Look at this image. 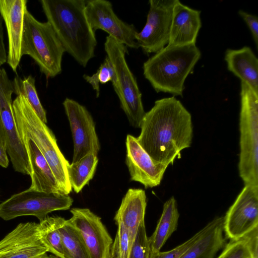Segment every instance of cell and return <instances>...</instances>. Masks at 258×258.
<instances>
[{"instance_id":"cell-31","label":"cell","mask_w":258,"mask_h":258,"mask_svg":"<svg viewBox=\"0 0 258 258\" xmlns=\"http://www.w3.org/2000/svg\"><path fill=\"white\" fill-rule=\"evenodd\" d=\"M150 249L145 222L140 226L132 245L129 258H149Z\"/></svg>"},{"instance_id":"cell-6","label":"cell","mask_w":258,"mask_h":258,"mask_svg":"<svg viewBox=\"0 0 258 258\" xmlns=\"http://www.w3.org/2000/svg\"><path fill=\"white\" fill-rule=\"evenodd\" d=\"M65 50L49 22H41L27 10L25 15L22 54L32 57L40 72L53 78L62 70Z\"/></svg>"},{"instance_id":"cell-13","label":"cell","mask_w":258,"mask_h":258,"mask_svg":"<svg viewBox=\"0 0 258 258\" xmlns=\"http://www.w3.org/2000/svg\"><path fill=\"white\" fill-rule=\"evenodd\" d=\"M85 14L91 28L100 29L118 42L132 48H139L136 41L138 33L133 24L119 19L111 2L106 0L86 1Z\"/></svg>"},{"instance_id":"cell-12","label":"cell","mask_w":258,"mask_h":258,"mask_svg":"<svg viewBox=\"0 0 258 258\" xmlns=\"http://www.w3.org/2000/svg\"><path fill=\"white\" fill-rule=\"evenodd\" d=\"M257 227L258 189L244 185L224 216V232L230 240L236 241Z\"/></svg>"},{"instance_id":"cell-5","label":"cell","mask_w":258,"mask_h":258,"mask_svg":"<svg viewBox=\"0 0 258 258\" xmlns=\"http://www.w3.org/2000/svg\"><path fill=\"white\" fill-rule=\"evenodd\" d=\"M239 176L244 185L258 189V94L241 81Z\"/></svg>"},{"instance_id":"cell-1","label":"cell","mask_w":258,"mask_h":258,"mask_svg":"<svg viewBox=\"0 0 258 258\" xmlns=\"http://www.w3.org/2000/svg\"><path fill=\"white\" fill-rule=\"evenodd\" d=\"M137 140L154 161L172 164L192 142L191 115L174 96L156 100L145 113Z\"/></svg>"},{"instance_id":"cell-23","label":"cell","mask_w":258,"mask_h":258,"mask_svg":"<svg viewBox=\"0 0 258 258\" xmlns=\"http://www.w3.org/2000/svg\"><path fill=\"white\" fill-rule=\"evenodd\" d=\"M179 218L177 202L172 196L164 204L163 211L155 230L148 238L151 252L160 251L167 239L177 230Z\"/></svg>"},{"instance_id":"cell-14","label":"cell","mask_w":258,"mask_h":258,"mask_svg":"<svg viewBox=\"0 0 258 258\" xmlns=\"http://www.w3.org/2000/svg\"><path fill=\"white\" fill-rule=\"evenodd\" d=\"M69 221L82 237L91 258H110L112 239L100 217L88 208L70 210Z\"/></svg>"},{"instance_id":"cell-3","label":"cell","mask_w":258,"mask_h":258,"mask_svg":"<svg viewBox=\"0 0 258 258\" xmlns=\"http://www.w3.org/2000/svg\"><path fill=\"white\" fill-rule=\"evenodd\" d=\"M13 108L21 140H31L36 144L52 170L61 192L69 195L72 190L68 173L70 163L60 150L53 133L22 94H17Z\"/></svg>"},{"instance_id":"cell-25","label":"cell","mask_w":258,"mask_h":258,"mask_svg":"<svg viewBox=\"0 0 258 258\" xmlns=\"http://www.w3.org/2000/svg\"><path fill=\"white\" fill-rule=\"evenodd\" d=\"M97 155L89 153L78 161L70 164L68 173L72 188L79 193L91 180L98 163Z\"/></svg>"},{"instance_id":"cell-36","label":"cell","mask_w":258,"mask_h":258,"mask_svg":"<svg viewBox=\"0 0 258 258\" xmlns=\"http://www.w3.org/2000/svg\"><path fill=\"white\" fill-rule=\"evenodd\" d=\"M9 165V160L7 150L0 146V166L4 168H7Z\"/></svg>"},{"instance_id":"cell-20","label":"cell","mask_w":258,"mask_h":258,"mask_svg":"<svg viewBox=\"0 0 258 258\" xmlns=\"http://www.w3.org/2000/svg\"><path fill=\"white\" fill-rule=\"evenodd\" d=\"M147 197L144 190L129 188L116 211L115 221L121 222L127 229L132 245L141 224L145 222Z\"/></svg>"},{"instance_id":"cell-29","label":"cell","mask_w":258,"mask_h":258,"mask_svg":"<svg viewBox=\"0 0 258 258\" xmlns=\"http://www.w3.org/2000/svg\"><path fill=\"white\" fill-rule=\"evenodd\" d=\"M115 223L117 230L111 246L110 258H129L132 246L129 233L121 222Z\"/></svg>"},{"instance_id":"cell-38","label":"cell","mask_w":258,"mask_h":258,"mask_svg":"<svg viewBox=\"0 0 258 258\" xmlns=\"http://www.w3.org/2000/svg\"><path fill=\"white\" fill-rule=\"evenodd\" d=\"M48 255L47 254V253L42 254L41 255H40L35 258H48Z\"/></svg>"},{"instance_id":"cell-8","label":"cell","mask_w":258,"mask_h":258,"mask_svg":"<svg viewBox=\"0 0 258 258\" xmlns=\"http://www.w3.org/2000/svg\"><path fill=\"white\" fill-rule=\"evenodd\" d=\"M73 199L69 195L46 193L27 189L0 204V218L9 221L24 216L36 217L39 221L50 213L70 209Z\"/></svg>"},{"instance_id":"cell-35","label":"cell","mask_w":258,"mask_h":258,"mask_svg":"<svg viewBox=\"0 0 258 258\" xmlns=\"http://www.w3.org/2000/svg\"><path fill=\"white\" fill-rule=\"evenodd\" d=\"M7 55L4 42L2 23L0 24V67L7 61Z\"/></svg>"},{"instance_id":"cell-33","label":"cell","mask_w":258,"mask_h":258,"mask_svg":"<svg viewBox=\"0 0 258 258\" xmlns=\"http://www.w3.org/2000/svg\"><path fill=\"white\" fill-rule=\"evenodd\" d=\"M239 15L243 19L249 28L254 42L258 47V18L256 16L249 14L243 10H239Z\"/></svg>"},{"instance_id":"cell-15","label":"cell","mask_w":258,"mask_h":258,"mask_svg":"<svg viewBox=\"0 0 258 258\" xmlns=\"http://www.w3.org/2000/svg\"><path fill=\"white\" fill-rule=\"evenodd\" d=\"M125 145V163L131 180L141 183L146 188L159 185L168 165L154 161L132 135L126 136Z\"/></svg>"},{"instance_id":"cell-17","label":"cell","mask_w":258,"mask_h":258,"mask_svg":"<svg viewBox=\"0 0 258 258\" xmlns=\"http://www.w3.org/2000/svg\"><path fill=\"white\" fill-rule=\"evenodd\" d=\"M38 223L26 222L18 224L3 238L5 250L1 258H35L47 253L38 230Z\"/></svg>"},{"instance_id":"cell-21","label":"cell","mask_w":258,"mask_h":258,"mask_svg":"<svg viewBox=\"0 0 258 258\" xmlns=\"http://www.w3.org/2000/svg\"><path fill=\"white\" fill-rule=\"evenodd\" d=\"M224 59L228 71L258 94V59L251 48L227 49Z\"/></svg>"},{"instance_id":"cell-19","label":"cell","mask_w":258,"mask_h":258,"mask_svg":"<svg viewBox=\"0 0 258 258\" xmlns=\"http://www.w3.org/2000/svg\"><path fill=\"white\" fill-rule=\"evenodd\" d=\"M21 141L25 145L30 167L31 182L29 188L46 193L62 194L52 170L36 144L31 140Z\"/></svg>"},{"instance_id":"cell-26","label":"cell","mask_w":258,"mask_h":258,"mask_svg":"<svg viewBox=\"0 0 258 258\" xmlns=\"http://www.w3.org/2000/svg\"><path fill=\"white\" fill-rule=\"evenodd\" d=\"M40 238L48 252L60 258H65V252L55 216H47L38 225Z\"/></svg>"},{"instance_id":"cell-40","label":"cell","mask_w":258,"mask_h":258,"mask_svg":"<svg viewBox=\"0 0 258 258\" xmlns=\"http://www.w3.org/2000/svg\"><path fill=\"white\" fill-rule=\"evenodd\" d=\"M1 23H2V21H1V19H0V24H1Z\"/></svg>"},{"instance_id":"cell-22","label":"cell","mask_w":258,"mask_h":258,"mask_svg":"<svg viewBox=\"0 0 258 258\" xmlns=\"http://www.w3.org/2000/svg\"><path fill=\"white\" fill-rule=\"evenodd\" d=\"M224 217H217L209 222L200 239L179 258H214L225 246Z\"/></svg>"},{"instance_id":"cell-32","label":"cell","mask_w":258,"mask_h":258,"mask_svg":"<svg viewBox=\"0 0 258 258\" xmlns=\"http://www.w3.org/2000/svg\"><path fill=\"white\" fill-rule=\"evenodd\" d=\"M206 230V226L199 231L193 236L169 251L156 253L150 252L149 258H179L189 248L194 245L203 234Z\"/></svg>"},{"instance_id":"cell-28","label":"cell","mask_w":258,"mask_h":258,"mask_svg":"<svg viewBox=\"0 0 258 258\" xmlns=\"http://www.w3.org/2000/svg\"><path fill=\"white\" fill-rule=\"evenodd\" d=\"M83 77L95 91L96 97L100 95V84H105L109 82H111L116 95L118 94V87L115 71L107 56L95 73L91 76L84 75Z\"/></svg>"},{"instance_id":"cell-37","label":"cell","mask_w":258,"mask_h":258,"mask_svg":"<svg viewBox=\"0 0 258 258\" xmlns=\"http://www.w3.org/2000/svg\"><path fill=\"white\" fill-rule=\"evenodd\" d=\"M0 146L6 149L4 134L2 124L1 116H0Z\"/></svg>"},{"instance_id":"cell-30","label":"cell","mask_w":258,"mask_h":258,"mask_svg":"<svg viewBox=\"0 0 258 258\" xmlns=\"http://www.w3.org/2000/svg\"><path fill=\"white\" fill-rule=\"evenodd\" d=\"M217 258H252L247 241L244 238L226 243Z\"/></svg>"},{"instance_id":"cell-11","label":"cell","mask_w":258,"mask_h":258,"mask_svg":"<svg viewBox=\"0 0 258 258\" xmlns=\"http://www.w3.org/2000/svg\"><path fill=\"white\" fill-rule=\"evenodd\" d=\"M74 143L72 163L89 153L96 155L100 149L93 117L87 109L77 101L66 98L62 103Z\"/></svg>"},{"instance_id":"cell-2","label":"cell","mask_w":258,"mask_h":258,"mask_svg":"<svg viewBox=\"0 0 258 258\" xmlns=\"http://www.w3.org/2000/svg\"><path fill=\"white\" fill-rule=\"evenodd\" d=\"M43 11L65 52L85 67L95 56V31L85 14V0H41Z\"/></svg>"},{"instance_id":"cell-18","label":"cell","mask_w":258,"mask_h":258,"mask_svg":"<svg viewBox=\"0 0 258 258\" xmlns=\"http://www.w3.org/2000/svg\"><path fill=\"white\" fill-rule=\"evenodd\" d=\"M201 11L189 8L177 0L174 6L167 45L196 44L202 27Z\"/></svg>"},{"instance_id":"cell-27","label":"cell","mask_w":258,"mask_h":258,"mask_svg":"<svg viewBox=\"0 0 258 258\" xmlns=\"http://www.w3.org/2000/svg\"><path fill=\"white\" fill-rule=\"evenodd\" d=\"M14 93L16 95L22 94L29 102L37 116L46 123V112L42 106L39 98L36 87L35 78L31 75L23 79L16 76L12 81Z\"/></svg>"},{"instance_id":"cell-16","label":"cell","mask_w":258,"mask_h":258,"mask_svg":"<svg viewBox=\"0 0 258 258\" xmlns=\"http://www.w3.org/2000/svg\"><path fill=\"white\" fill-rule=\"evenodd\" d=\"M26 0H0V14L4 21L8 38L7 62L16 72L21 61Z\"/></svg>"},{"instance_id":"cell-4","label":"cell","mask_w":258,"mask_h":258,"mask_svg":"<svg viewBox=\"0 0 258 258\" xmlns=\"http://www.w3.org/2000/svg\"><path fill=\"white\" fill-rule=\"evenodd\" d=\"M201 56L196 44L167 45L143 64V75L157 92L182 96L184 82Z\"/></svg>"},{"instance_id":"cell-39","label":"cell","mask_w":258,"mask_h":258,"mask_svg":"<svg viewBox=\"0 0 258 258\" xmlns=\"http://www.w3.org/2000/svg\"><path fill=\"white\" fill-rule=\"evenodd\" d=\"M48 258H60V257L56 256L53 254H50V255H48Z\"/></svg>"},{"instance_id":"cell-10","label":"cell","mask_w":258,"mask_h":258,"mask_svg":"<svg viewBox=\"0 0 258 258\" xmlns=\"http://www.w3.org/2000/svg\"><path fill=\"white\" fill-rule=\"evenodd\" d=\"M177 0H150L146 23L136 37L146 54L156 53L168 44L172 11Z\"/></svg>"},{"instance_id":"cell-24","label":"cell","mask_w":258,"mask_h":258,"mask_svg":"<svg viewBox=\"0 0 258 258\" xmlns=\"http://www.w3.org/2000/svg\"><path fill=\"white\" fill-rule=\"evenodd\" d=\"M55 218L65 258H91L82 237L69 220L59 216Z\"/></svg>"},{"instance_id":"cell-9","label":"cell","mask_w":258,"mask_h":258,"mask_svg":"<svg viewBox=\"0 0 258 258\" xmlns=\"http://www.w3.org/2000/svg\"><path fill=\"white\" fill-rule=\"evenodd\" d=\"M14 88L5 69L0 67V116L5 147L15 171L30 175V167L25 145L18 132L14 118Z\"/></svg>"},{"instance_id":"cell-7","label":"cell","mask_w":258,"mask_h":258,"mask_svg":"<svg viewBox=\"0 0 258 258\" xmlns=\"http://www.w3.org/2000/svg\"><path fill=\"white\" fill-rule=\"evenodd\" d=\"M104 49L116 75L118 87L117 95L121 108L130 124L134 127L139 128L146 112L142 93L126 60V46L108 36L104 43Z\"/></svg>"},{"instance_id":"cell-34","label":"cell","mask_w":258,"mask_h":258,"mask_svg":"<svg viewBox=\"0 0 258 258\" xmlns=\"http://www.w3.org/2000/svg\"><path fill=\"white\" fill-rule=\"evenodd\" d=\"M242 238H244L247 241L251 252L252 258H257L258 227L248 233Z\"/></svg>"}]
</instances>
